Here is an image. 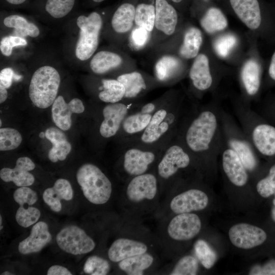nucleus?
Instances as JSON below:
<instances>
[{"label":"nucleus","instance_id":"1","mask_svg":"<svg viewBox=\"0 0 275 275\" xmlns=\"http://www.w3.org/2000/svg\"><path fill=\"white\" fill-rule=\"evenodd\" d=\"M161 201L156 174L149 172L133 177L120 188L116 209L118 215L127 221L143 223L154 218Z\"/></svg>","mask_w":275,"mask_h":275},{"label":"nucleus","instance_id":"2","mask_svg":"<svg viewBox=\"0 0 275 275\" xmlns=\"http://www.w3.org/2000/svg\"><path fill=\"white\" fill-rule=\"evenodd\" d=\"M109 234L114 237L109 244L105 245V253L114 265L127 258L149 251L161 252L154 233L142 223L130 222L117 216L111 226Z\"/></svg>","mask_w":275,"mask_h":275},{"label":"nucleus","instance_id":"3","mask_svg":"<svg viewBox=\"0 0 275 275\" xmlns=\"http://www.w3.org/2000/svg\"><path fill=\"white\" fill-rule=\"evenodd\" d=\"M80 190L79 197L87 208L95 213L111 211L117 208L120 188L97 165L92 162L81 164L75 174Z\"/></svg>","mask_w":275,"mask_h":275},{"label":"nucleus","instance_id":"4","mask_svg":"<svg viewBox=\"0 0 275 275\" xmlns=\"http://www.w3.org/2000/svg\"><path fill=\"white\" fill-rule=\"evenodd\" d=\"M109 231L108 226L96 225L86 228L67 224L56 231L53 242L59 251L70 257H83L105 248Z\"/></svg>","mask_w":275,"mask_h":275},{"label":"nucleus","instance_id":"5","mask_svg":"<svg viewBox=\"0 0 275 275\" xmlns=\"http://www.w3.org/2000/svg\"><path fill=\"white\" fill-rule=\"evenodd\" d=\"M154 234L164 261L171 259L179 243L195 238L202 229V221L195 212L171 215L156 221Z\"/></svg>","mask_w":275,"mask_h":275},{"label":"nucleus","instance_id":"6","mask_svg":"<svg viewBox=\"0 0 275 275\" xmlns=\"http://www.w3.org/2000/svg\"><path fill=\"white\" fill-rule=\"evenodd\" d=\"M219 128L216 113L211 109L203 110L187 127L184 138L187 148L196 154L215 151L218 147Z\"/></svg>","mask_w":275,"mask_h":275},{"label":"nucleus","instance_id":"7","mask_svg":"<svg viewBox=\"0 0 275 275\" xmlns=\"http://www.w3.org/2000/svg\"><path fill=\"white\" fill-rule=\"evenodd\" d=\"M104 21L103 14L97 11L77 17L76 22L79 33L75 56L78 60H89L97 50Z\"/></svg>","mask_w":275,"mask_h":275},{"label":"nucleus","instance_id":"8","mask_svg":"<svg viewBox=\"0 0 275 275\" xmlns=\"http://www.w3.org/2000/svg\"><path fill=\"white\" fill-rule=\"evenodd\" d=\"M209 198L202 190L190 188L175 193L170 192L160 203L154 219L171 215L202 211L208 206Z\"/></svg>","mask_w":275,"mask_h":275},{"label":"nucleus","instance_id":"9","mask_svg":"<svg viewBox=\"0 0 275 275\" xmlns=\"http://www.w3.org/2000/svg\"><path fill=\"white\" fill-rule=\"evenodd\" d=\"M60 83V75L53 67L44 65L37 68L29 88V97L34 105L40 108L52 105L57 97Z\"/></svg>","mask_w":275,"mask_h":275},{"label":"nucleus","instance_id":"10","mask_svg":"<svg viewBox=\"0 0 275 275\" xmlns=\"http://www.w3.org/2000/svg\"><path fill=\"white\" fill-rule=\"evenodd\" d=\"M12 215L20 228L29 229L42 218L41 195L31 186L16 188L11 195Z\"/></svg>","mask_w":275,"mask_h":275},{"label":"nucleus","instance_id":"11","mask_svg":"<svg viewBox=\"0 0 275 275\" xmlns=\"http://www.w3.org/2000/svg\"><path fill=\"white\" fill-rule=\"evenodd\" d=\"M136 2L127 0L121 3L105 19L102 33L114 45L121 48L126 46L129 35L135 25Z\"/></svg>","mask_w":275,"mask_h":275},{"label":"nucleus","instance_id":"12","mask_svg":"<svg viewBox=\"0 0 275 275\" xmlns=\"http://www.w3.org/2000/svg\"><path fill=\"white\" fill-rule=\"evenodd\" d=\"M89 68L95 74L117 73L118 75L136 69V61L121 48L115 46L96 51L89 60Z\"/></svg>","mask_w":275,"mask_h":275},{"label":"nucleus","instance_id":"13","mask_svg":"<svg viewBox=\"0 0 275 275\" xmlns=\"http://www.w3.org/2000/svg\"><path fill=\"white\" fill-rule=\"evenodd\" d=\"M41 197L44 205L58 215L72 213L80 201L71 183L64 178L57 179L51 186L45 188Z\"/></svg>","mask_w":275,"mask_h":275},{"label":"nucleus","instance_id":"14","mask_svg":"<svg viewBox=\"0 0 275 275\" xmlns=\"http://www.w3.org/2000/svg\"><path fill=\"white\" fill-rule=\"evenodd\" d=\"M190 162L189 154L178 145H173L166 151L158 161L155 171L160 187V203L168 193L171 180L181 170L187 168Z\"/></svg>","mask_w":275,"mask_h":275},{"label":"nucleus","instance_id":"15","mask_svg":"<svg viewBox=\"0 0 275 275\" xmlns=\"http://www.w3.org/2000/svg\"><path fill=\"white\" fill-rule=\"evenodd\" d=\"M154 3L155 18L148 48L151 49L174 36L179 24L178 11L169 0H154Z\"/></svg>","mask_w":275,"mask_h":275},{"label":"nucleus","instance_id":"16","mask_svg":"<svg viewBox=\"0 0 275 275\" xmlns=\"http://www.w3.org/2000/svg\"><path fill=\"white\" fill-rule=\"evenodd\" d=\"M163 261L160 251H151L119 262L114 265L115 271L126 275L156 274Z\"/></svg>","mask_w":275,"mask_h":275},{"label":"nucleus","instance_id":"17","mask_svg":"<svg viewBox=\"0 0 275 275\" xmlns=\"http://www.w3.org/2000/svg\"><path fill=\"white\" fill-rule=\"evenodd\" d=\"M55 233L49 222L42 218L30 228L26 237L18 241L16 251L24 257L38 253L53 242Z\"/></svg>","mask_w":275,"mask_h":275},{"label":"nucleus","instance_id":"18","mask_svg":"<svg viewBox=\"0 0 275 275\" xmlns=\"http://www.w3.org/2000/svg\"><path fill=\"white\" fill-rule=\"evenodd\" d=\"M155 160L156 156L152 151L138 148L128 149L124 154L122 163L123 181L125 182L133 177L151 172L149 170Z\"/></svg>","mask_w":275,"mask_h":275},{"label":"nucleus","instance_id":"19","mask_svg":"<svg viewBox=\"0 0 275 275\" xmlns=\"http://www.w3.org/2000/svg\"><path fill=\"white\" fill-rule=\"evenodd\" d=\"M228 235L235 246L245 250L260 245L267 238V234L262 229L247 223L233 225L230 228Z\"/></svg>","mask_w":275,"mask_h":275},{"label":"nucleus","instance_id":"20","mask_svg":"<svg viewBox=\"0 0 275 275\" xmlns=\"http://www.w3.org/2000/svg\"><path fill=\"white\" fill-rule=\"evenodd\" d=\"M35 163L26 156L19 157L14 168L5 167L0 170L1 179L6 183H13L17 187L31 186L35 178L31 171L35 169Z\"/></svg>","mask_w":275,"mask_h":275},{"label":"nucleus","instance_id":"21","mask_svg":"<svg viewBox=\"0 0 275 275\" xmlns=\"http://www.w3.org/2000/svg\"><path fill=\"white\" fill-rule=\"evenodd\" d=\"M84 111L85 106L80 99L74 98L67 103L64 97L59 95L52 104V118L58 128L67 130L71 126L72 114H81Z\"/></svg>","mask_w":275,"mask_h":275},{"label":"nucleus","instance_id":"22","mask_svg":"<svg viewBox=\"0 0 275 275\" xmlns=\"http://www.w3.org/2000/svg\"><path fill=\"white\" fill-rule=\"evenodd\" d=\"M154 76L160 83L169 82L179 76L184 69V63L179 56L169 53L156 55Z\"/></svg>","mask_w":275,"mask_h":275},{"label":"nucleus","instance_id":"23","mask_svg":"<svg viewBox=\"0 0 275 275\" xmlns=\"http://www.w3.org/2000/svg\"><path fill=\"white\" fill-rule=\"evenodd\" d=\"M116 78L125 88L124 99H133L146 92L151 85L150 83L159 82L154 76L136 69L122 73Z\"/></svg>","mask_w":275,"mask_h":275},{"label":"nucleus","instance_id":"24","mask_svg":"<svg viewBox=\"0 0 275 275\" xmlns=\"http://www.w3.org/2000/svg\"><path fill=\"white\" fill-rule=\"evenodd\" d=\"M127 113L128 107L124 103L119 102L106 105L102 111L103 120L99 128L101 135L108 138L116 134Z\"/></svg>","mask_w":275,"mask_h":275},{"label":"nucleus","instance_id":"25","mask_svg":"<svg viewBox=\"0 0 275 275\" xmlns=\"http://www.w3.org/2000/svg\"><path fill=\"white\" fill-rule=\"evenodd\" d=\"M222 161L224 172L231 183L238 187L245 185L248 180V170L237 154L228 147L222 153Z\"/></svg>","mask_w":275,"mask_h":275},{"label":"nucleus","instance_id":"26","mask_svg":"<svg viewBox=\"0 0 275 275\" xmlns=\"http://www.w3.org/2000/svg\"><path fill=\"white\" fill-rule=\"evenodd\" d=\"M238 17L249 29H257L261 23V14L258 0H229Z\"/></svg>","mask_w":275,"mask_h":275},{"label":"nucleus","instance_id":"27","mask_svg":"<svg viewBox=\"0 0 275 275\" xmlns=\"http://www.w3.org/2000/svg\"><path fill=\"white\" fill-rule=\"evenodd\" d=\"M77 0H35L30 4L31 9L54 19H61L74 10Z\"/></svg>","mask_w":275,"mask_h":275},{"label":"nucleus","instance_id":"28","mask_svg":"<svg viewBox=\"0 0 275 275\" xmlns=\"http://www.w3.org/2000/svg\"><path fill=\"white\" fill-rule=\"evenodd\" d=\"M173 117L167 109L160 108L152 116L150 121L143 131L141 139L146 144H151L158 140L170 128Z\"/></svg>","mask_w":275,"mask_h":275},{"label":"nucleus","instance_id":"29","mask_svg":"<svg viewBox=\"0 0 275 275\" xmlns=\"http://www.w3.org/2000/svg\"><path fill=\"white\" fill-rule=\"evenodd\" d=\"M252 142L257 150L266 156L275 155V127L266 123L255 126L251 132Z\"/></svg>","mask_w":275,"mask_h":275},{"label":"nucleus","instance_id":"30","mask_svg":"<svg viewBox=\"0 0 275 275\" xmlns=\"http://www.w3.org/2000/svg\"><path fill=\"white\" fill-rule=\"evenodd\" d=\"M189 77L193 86L198 90L208 89L212 84L209 59L204 53H199L195 58L189 70Z\"/></svg>","mask_w":275,"mask_h":275},{"label":"nucleus","instance_id":"31","mask_svg":"<svg viewBox=\"0 0 275 275\" xmlns=\"http://www.w3.org/2000/svg\"><path fill=\"white\" fill-rule=\"evenodd\" d=\"M203 42V35L197 27L190 26L184 31L177 54L183 60L195 58L199 54Z\"/></svg>","mask_w":275,"mask_h":275},{"label":"nucleus","instance_id":"32","mask_svg":"<svg viewBox=\"0 0 275 275\" xmlns=\"http://www.w3.org/2000/svg\"><path fill=\"white\" fill-rule=\"evenodd\" d=\"M100 251L88 255L82 262L81 274L106 275L115 273L114 264L107 258L105 252Z\"/></svg>","mask_w":275,"mask_h":275},{"label":"nucleus","instance_id":"33","mask_svg":"<svg viewBox=\"0 0 275 275\" xmlns=\"http://www.w3.org/2000/svg\"><path fill=\"white\" fill-rule=\"evenodd\" d=\"M228 147L238 156L248 171H252L256 167L257 160L252 146L246 140L227 134Z\"/></svg>","mask_w":275,"mask_h":275},{"label":"nucleus","instance_id":"34","mask_svg":"<svg viewBox=\"0 0 275 275\" xmlns=\"http://www.w3.org/2000/svg\"><path fill=\"white\" fill-rule=\"evenodd\" d=\"M199 269V260L191 255H184L174 263L164 264L156 274L195 275Z\"/></svg>","mask_w":275,"mask_h":275},{"label":"nucleus","instance_id":"35","mask_svg":"<svg viewBox=\"0 0 275 275\" xmlns=\"http://www.w3.org/2000/svg\"><path fill=\"white\" fill-rule=\"evenodd\" d=\"M241 77L248 94L250 96L256 94L261 83V69L259 63L254 59L248 60L242 67Z\"/></svg>","mask_w":275,"mask_h":275},{"label":"nucleus","instance_id":"36","mask_svg":"<svg viewBox=\"0 0 275 275\" xmlns=\"http://www.w3.org/2000/svg\"><path fill=\"white\" fill-rule=\"evenodd\" d=\"M100 82L98 97L101 101L114 103L124 98L125 88L117 78H102Z\"/></svg>","mask_w":275,"mask_h":275},{"label":"nucleus","instance_id":"37","mask_svg":"<svg viewBox=\"0 0 275 275\" xmlns=\"http://www.w3.org/2000/svg\"><path fill=\"white\" fill-rule=\"evenodd\" d=\"M155 7L154 0H139L135 5V25L152 32L154 25Z\"/></svg>","mask_w":275,"mask_h":275},{"label":"nucleus","instance_id":"38","mask_svg":"<svg viewBox=\"0 0 275 275\" xmlns=\"http://www.w3.org/2000/svg\"><path fill=\"white\" fill-rule=\"evenodd\" d=\"M202 29L207 33L212 34L225 29L228 20L222 10L216 7H210L200 20Z\"/></svg>","mask_w":275,"mask_h":275},{"label":"nucleus","instance_id":"39","mask_svg":"<svg viewBox=\"0 0 275 275\" xmlns=\"http://www.w3.org/2000/svg\"><path fill=\"white\" fill-rule=\"evenodd\" d=\"M3 23L5 26L14 29L23 36L36 38L40 35L39 29L36 25L19 14H11L6 16Z\"/></svg>","mask_w":275,"mask_h":275},{"label":"nucleus","instance_id":"40","mask_svg":"<svg viewBox=\"0 0 275 275\" xmlns=\"http://www.w3.org/2000/svg\"><path fill=\"white\" fill-rule=\"evenodd\" d=\"M151 32L144 28L134 25L127 39L126 46L132 51H140L149 48Z\"/></svg>","mask_w":275,"mask_h":275},{"label":"nucleus","instance_id":"41","mask_svg":"<svg viewBox=\"0 0 275 275\" xmlns=\"http://www.w3.org/2000/svg\"><path fill=\"white\" fill-rule=\"evenodd\" d=\"M152 116L151 114L141 112L127 116L122 124L123 129L129 134L143 131L148 125Z\"/></svg>","mask_w":275,"mask_h":275},{"label":"nucleus","instance_id":"42","mask_svg":"<svg viewBox=\"0 0 275 275\" xmlns=\"http://www.w3.org/2000/svg\"><path fill=\"white\" fill-rule=\"evenodd\" d=\"M194 250L196 257L206 269H210L214 265L216 255L206 241L203 239L196 241Z\"/></svg>","mask_w":275,"mask_h":275},{"label":"nucleus","instance_id":"43","mask_svg":"<svg viewBox=\"0 0 275 275\" xmlns=\"http://www.w3.org/2000/svg\"><path fill=\"white\" fill-rule=\"evenodd\" d=\"M22 141V136L16 129L10 127L0 129L1 151L14 150L20 145Z\"/></svg>","mask_w":275,"mask_h":275},{"label":"nucleus","instance_id":"44","mask_svg":"<svg viewBox=\"0 0 275 275\" xmlns=\"http://www.w3.org/2000/svg\"><path fill=\"white\" fill-rule=\"evenodd\" d=\"M52 147L48 153V158L52 163L65 160L71 152L72 146L67 139L56 141L51 143Z\"/></svg>","mask_w":275,"mask_h":275},{"label":"nucleus","instance_id":"45","mask_svg":"<svg viewBox=\"0 0 275 275\" xmlns=\"http://www.w3.org/2000/svg\"><path fill=\"white\" fill-rule=\"evenodd\" d=\"M237 43L236 37L232 34H225L217 38L213 47L216 54L221 58L227 57Z\"/></svg>","mask_w":275,"mask_h":275},{"label":"nucleus","instance_id":"46","mask_svg":"<svg viewBox=\"0 0 275 275\" xmlns=\"http://www.w3.org/2000/svg\"><path fill=\"white\" fill-rule=\"evenodd\" d=\"M258 194L263 198H268L275 192V164L269 169L268 175L260 180L257 184Z\"/></svg>","mask_w":275,"mask_h":275},{"label":"nucleus","instance_id":"47","mask_svg":"<svg viewBox=\"0 0 275 275\" xmlns=\"http://www.w3.org/2000/svg\"><path fill=\"white\" fill-rule=\"evenodd\" d=\"M27 41L18 36H8L3 37L0 42L1 53L6 57H9L12 53L13 48L19 46H25Z\"/></svg>","mask_w":275,"mask_h":275},{"label":"nucleus","instance_id":"48","mask_svg":"<svg viewBox=\"0 0 275 275\" xmlns=\"http://www.w3.org/2000/svg\"><path fill=\"white\" fill-rule=\"evenodd\" d=\"M251 275H275V260H270L262 265H256L249 271Z\"/></svg>","mask_w":275,"mask_h":275},{"label":"nucleus","instance_id":"49","mask_svg":"<svg viewBox=\"0 0 275 275\" xmlns=\"http://www.w3.org/2000/svg\"><path fill=\"white\" fill-rule=\"evenodd\" d=\"M47 275H72L75 274L73 270L63 264H54L46 269Z\"/></svg>","mask_w":275,"mask_h":275},{"label":"nucleus","instance_id":"50","mask_svg":"<svg viewBox=\"0 0 275 275\" xmlns=\"http://www.w3.org/2000/svg\"><path fill=\"white\" fill-rule=\"evenodd\" d=\"M13 69L10 67L2 69L0 72V86L6 89L9 88L15 77Z\"/></svg>","mask_w":275,"mask_h":275},{"label":"nucleus","instance_id":"51","mask_svg":"<svg viewBox=\"0 0 275 275\" xmlns=\"http://www.w3.org/2000/svg\"><path fill=\"white\" fill-rule=\"evenodd\" d=\"M45 138L52 142L67 139L66 135L63 132L62 129L54 127H50L48 128L44 133Z\"/></svg>","mask_w":275,"mask_h":275},{"label":"nucleus","instance_id":"52","mask_svg":"<svg viewBox=\"0 0 275 275\" xmlns=\"http://www.w3.org/2000/svg\"><path fill=\"white\" fill-rule=\"evenodd\" d=\"M30 0H2L3 4L9 7H16L22 6L29 3Z\"/></svg>","mask_w":275,"mask_h":275},{"label":"nucleus","instance_id":"53","mask_svg":"<svg viewBox=\"0 0 275 275\" xmlns=\"http://www.w3.org/2000/svg\"><path fill=\"white\" fill-rule=\"evenodd\" d=\"M268 73L270 78L275 81V51L271 57L269 66Z\"/></svg>","mask_w":275,"mask_h":275},{"label":"nucleus","instance_id":"54","mask_svg":"<svg viewBox=\"0 0 275 275\" xmlns=\"http://www.w3.org/2000/svg\"><path fill=\"white\" fill-rule=\"evenodd\" d=\"M155 109V105L153 102L148 103L143 105L141 108V112L145 114H151Z\"/></svg>","mask_w":275,"mask_h":275},{"label":"nucleus","instance_id":"55","mask_svg":"<svg viewBox=\"0 0 275 275\" xmlns=\"http://www.w3.org/2000/svg\"><path fill=\"white\" fill-rule=\"evenodd\" d=\"M8 97V92L7 89L0 86V103L4 102Z\"/></svg>","mask_w":275,"mask_h":275},{"label":"nucleus","instance_id":"56","mask_svg":"<svg viewBox=\"0 0 275 275\" xmlns=\"http://www.w3.org/2000/svg\"><path fill=\"white\" fill-rule=\"evenodd\" d=\"M105 0H85V3L88 6H94L99 4Z\"/></svg>","mask_w":275,"mask_h":275},{"label":"nucleus","instance_id":"57","mask_svg":"<svg viewBox=\"0 0 275 275\" xmlns=\"http://www.w3.org/2000/svg\"><path fill=\"white\" fill-rule=\"evenodd\" d=\"M271 217L272 219L275 222V206H274L271 210Z\"/></svg>","mask_w":275,"mask_h":275},{"label":"nucleus","instance_id":"58","mask_svg":"<svg viewBox=\"0 0 275 275\" xmlns=\"http://www.w3.org/2000/svg\"><path fill=\"white\" fill-rule=\"evenodd\" d=\"M172 4H179L182 2L183 0H169Z\"/></svg>","mask_w":275,"mask_h":275},{"label":"nucleus","instance_id":"59","mask_svg":"<svg viewBox=\"0 0 275 275\" xmlns=\"http://www.w3.org/2000/svg\"><path fill=\"white\" fill-rule=\"evenodd\" d=\"M274 199L273 200V204L274 206H275V192L274 193Z\"/></svg>","mask_w":275,"mask_h":275},{"label":"nucleus","instance_id":"60","mask_svg":"<svg viewBox=\"0 0 275 275\" xmlns=\"http://www.w3.org/2000/svg\"><path fill=\"white\" fill-rule=\"evenodd\" d=\"M0 123H1V125H0V126H1V125H2V121H1V120L0 121Z\"/></svg>","mask_w":275,"mask_h":275}]
</instances>
